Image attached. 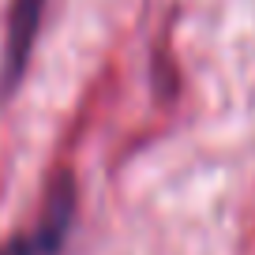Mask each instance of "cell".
Instances as JSON below:
<instances>
[{"instance_id":"obj_1","label":"cell","mask_w":255,"mask_h":255,"mask_svg":"<svg viewBox=\"0 0 255 255\" xmlns=\"http://www.w3.org/2000/svg\"><path fill=\"white\" fill-rule=\"evenodd\" d=\"M72 214H75V184H72V176H60L53 195H49L41 225L30 229L26 237L4 244L0 255H56L64 237H68V229H72Z\"/></svg>"},{"instance_id":"obj_2","label":"cell","mask_w":255,"mask_h":255,"mask_svg":"<svg viewBox=\"0 0 255 255\" xmlns=\"http://www.w3.org/2000/svg\"><path fill=\"white\" fill-rule=\"evenodd\" d=\"M41 4L45 0H15L11 4L8 49H4V83H15L26 56H30V45L38 38V23H41Z\"/></svg>"}]
</instances>
